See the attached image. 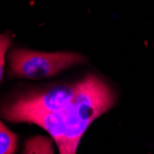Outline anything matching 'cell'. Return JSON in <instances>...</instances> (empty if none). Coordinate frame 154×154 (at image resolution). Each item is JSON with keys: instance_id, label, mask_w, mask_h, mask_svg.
I'll list each match as a JSON object with an SVG mask.
<instances>
[{"instance_id": "cell-1", "label": "cell", "mask_w": 154, "mask_h": 154, "mask_svg": "<svg viewBox=\"0 0 154 154\" xmlns=\"http://www.w3.org/2000/svg\"><path fill=\"white\" fill-rule=\"evenodd\" d=\"M115 91L103 79L89 75L79 81L71 102L65 109V134L60 154H77L78 146L90 125L116 103Z\"/></svg>"}, {"instance_id": "cell-2", "label": "cell", "mask_w": 154, "mask_h": 154, "mask_svg": "<svg viewBox=\"0 0 154 154\" xmlns=\"http://www.w3.org/2000/svg\"><path fill=\"white\" fill-rule=\"evenodd\" d=\"M10 72L13 76L39 79L57 75L64 69L85 61L82 54L75 52H39L14 49L9 57Z\"/></svg>"}, {"instance_id": "cell-3", "label": "cell", "mask_w": 154, "mask_h": 154, "mask_svg": "<svg viewBox=\"0 0 154 154\" xmlns=\"http://www.w3.org/2000/svg\"><path fill=\"white\" fill-rule=\"evenodd\" d=\"M78 87L79 82L62 84L45 91L21 96L7 104L2 114L10 122L27 123L32 117L64 110L71 102Z\"/></svg>"}, {"instance_id": "cell-4", "label": "cell", "mask_w": 154, "mask_h": 154, "mask_svg": "<svg viewBox=\"0 0 154 154\" xmlns=\"http://www.w3.org/2000/svg\"><path fill=\"white\" fill-rule=\"evenodd\" d=\"M27 123L35 124L43 128L49 133L57 147L59 148L61 146L65 134V109L54 113L32 117Z\"/></svg>"}, {"instance_id": "cell-5", "label": "cell", "mask_w": 154, "mask_h": 154, "mask_svg": "<svg viewBox=\"0 0 154 154\" xmlns=\"http://www.w3.org/2000/svg\"><path fill=\"white\" fill-rule=\"evenodd\" d=\"M54 139L52 137L37 135L25 143L22 154H54Z\"/></svg>"}, {"instance_id": "cell-6", "label": "cell", "mask_w": 154, "mask_h": 154, "mask_svg": "<svg viewBox=\"0 0 154 154\" xmlns=\"http://www.w3.org/2000/svg\"><path fill=\"white\" fill-rule=\"evenodd\" d=\"M18 146V137L0 120V154H14Z\"/></svg>"}, {"instance_id": "cell-7", "label": "cell", "mask_w": 154, "mask_h": 154, "mask_svg": "<svg viewBox=\"0 0 154 154\" xmlns=\"http://www.w3.org/2000/svg\"><path fill=\"white\" fill-rule=\"evenodd\" d=\"M11 45V38L7 33L0 34V85L3 81V74L5 68L6 54Z\"/></svg>"}]
</instances>
